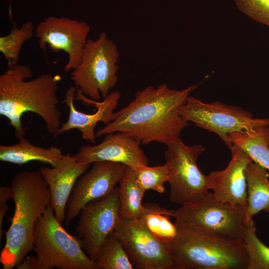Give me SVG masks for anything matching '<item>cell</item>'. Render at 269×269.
<instances>
[{"mask_svg":"<svg viewBox=\"0 0 269 269\" xmlns=\"http://www.w3.org/2000/svg\"><path fill=\"white\" fill-rule=\"evenodd\" d=\"M18 140L13 145H0V161L18 165L38 161L54 167L64 154L60 148L55 146L44 148L32 144L25 138Z\"/></svg>","mask_w":269,"mask_h":269,"instance_id":"obj_18","label":"cell"},{"mask_svg":"<svg viewBox=\"0 0 269 269\" xmlns=\"http://www.w3.org/2000/svg\"><path fill=\"white\" fill-rule=\"evenodd\" d=\"M9 189L14 211L0 255L3 269L16 267L32 251L35 224L51 205L48 186L39 170L18 172Z\"/></svg>","mask_w":269,"mask_h":269,"instance_id":"obj_3","label":"cell"},{"mask_svg":"<svg viewBox=\"0 0 269 269\" xmlns=\"http://www.w3.org/2000/svg\"><path fill=\"white\" fill-rule=\"evenodd\" d=\"M179 114L186 122L216 134L227 146L230 134L269 126V118H254L251 113L241 107L219 101L205 103L190 96L180 108Z\"/></svg>","mask_w":269,"mask_h":269,"instance_id":"obj_9","label":"cell"},{"mask_svg":"<svg viewBox=\"0 0 269 269\" xmlns=\"http://www.w3.org/2000/svg\"><path fill=\"white\" fill-rule=\"evenodd\" d=\"M169 248L173 269H247L243 244L178 230Z\"/></svg>","mask_w":269,"mask_h":269,"instance_id":"obj_6","label":"cell"},{"mask_svg":"<svg viewBox=\"0 0 269 269\" xmlns=\"http://www.w3.org/2000/svg\"><path fill=\"white\" fill-rule=\"evenodd\" d=\"M90 30L86 21L51 16L37 24L35 34L41 49L45 50L47 46L53 52L61 50L68 54L64 70L69 72L80 63Z\"/></svg>","mask_w":269,"mask_h":269,"instance_id":"obj_12","label":"cell"},{"mask_svg":"<svg viewBox=\"0 0 269 269\" xmlns=\"http://www.w3.org/2000/svg\"><path fill=\"white\" fill-rule=\"evenodd\" d=\"M140 144L132 136L118 132L105 135L98 144L82 146L73 155L77 160L86 164L111 161L124 164L134 169L148 163V158Z\"/></svg>","mask_w":269,"mask_h":269,"instance_id":"obj_14","label":"cell"},{"mask_svg":"<svg viewBox=\"0 0 269 269\" xmlns=\"http://www.w3.org/2000/svg\"><path fill=\"white\" fill-rule=\"evenodd\" d=\"M143 207L138 219L156 238L169 246L178 233L176 225L170 221L173 210L162 208L152 203L143 204Z\"/></svg>","mask_w":269,"mask_h":269,"instance_id":"obj_21","label":"cell"},{"mask_svg":"<svg viewBox=\"0 0 269 269\" xmlns=\"http://www.w3.org/2000/svg\"><path fill=\"white\" fill-rule=\"evenodd\" d=\"M89 166L67 153L63 154L56 166H43L39 168L48 186L55 216L62 225L65 220L66 205L75 182Z\"/></svg>","mask_w":269,"mask_h":269,"instance_id":"obj_17","label":"cell"},{"mask_svg":"<svg viewBox=\"0 0 269 269\" xmlns=\"http://www.w3.org/2000/svg\"><path fill=\"white\" fill-rule=\"evenodd\" d=\"M198 85L177 90L163 83L137 91L127 106L114 113L112 122L96 132L97 137L120 132L142 144L158 142L169 145L189 126L179 110Z\"/></svg>","mask_w":269,"mask_h":269,"instance_id":"obj_1","label":"cell"},{"mask_svg":"<svg viewBox=\"0 0 269 269\" xmlns=\"http://www.w3.org/2000/svg\"><path fill=\"white\" fill-rule=\"evenodd\" d=\"M167 147L164 157L169 170L170 201L180 206L198 201L209 190L207 175L196 163L204 147L187 145L180 137Z\"/></svg>","mask_w":269,"mask_h":269,"instance_id":"obj_8","label":"cell"},{"mask_svg":"<svg viewBox=\"0 0 269 269\" xmlns=\"http://www.w3.org/2000/svg\"><path fill=\"white\" fill-rule=\"evenodd\" d=\"M234 1L243 13L269 27V0H234Z\"/></svg>","mask_w":269,"mask_h":269,"instance_id":"obj_27","label":"cell"},{"mask_svg":"<svg viewBox=\"0 0 269 269\" xmlns=\"http://www.w3.org/2000/svg\"><path fill=\"white\" fill-rule=\"evenodd\" d=\"M268 170L254 161L246 168L247 206L245 221L263 210L269 212V173Z\"/></svg>","mask_w":269,"mask_h":269,"instance_id":"obj_19","label":"cell"},{"mask_svg":"<svg viewBox=\"0 0 269 269\" xmlns=\"http://www.w3.org/2000/svg\"><path fill=\"white\" fill-rule=\"evenodd\" d=\"M35 256H26L17 269H95L77 236L69 234L57 219L51 205L36 221L33 229Z\"/></svg>","mask_w":269,"mask_h":269,"instance_id":"obj_4","label":"cell"},{"mask_svg":"<svg viewBox=\"0 0 269 269\" xmlns=\"http://www.w3.org/2000/svg\"><path fill=\"white\" fill-rule=\"evenodd\" d=\"M79 215L77 237L84 251L94 260L100 245L115 231L120 220L119 188L86 204Z\"/></svg>","mask_w":269,"mask_h":269,"instance_id":"obj_11","label":"cell"},{"mask_svg":"<svg viewBox=\"0 0 269 269\" xmlns=\"http://www.w3.org/2000/svg\"><path fill=\"white\" fill-rule=\"evenodd\" d=\"M34 30L31 21L25 22L20 28L13 22L9 33L0 37V51L6 60L8 67L18 64L22 45L32 37Z\"/></svg>","mask_w":269,"mask_h":269,"instance_id":"obj_25","label":"cell"},{"mask_svg":"<svg viewBox=\"0 0 269 269\" xmlns=\"http://www.w3.org/2000/svg\"><path fill=\"white\" fill-rule=\"evenodd\" d=\"M94 261L95 269H135L115 231L100 245Z\"/></svg>","mask_w":269,"mask_h":269,"instance_id":"obj_23","label":"cell"},{"mask_svg":"<svg viewBox=\"0 0 269 269\" xmlns=\"http://www.w3.org/2000/svg\"><path fill=\"white\" fill-rule=\"evenodd\" d=\"M10 197L9 187L1 186L0 187V240L3 232L2 224L4 217L5 216L7 210L8 205L7 201Z\"/></svg>","mask_w":269,"mask_h":269,"instance_id":"obj_28","label":"cell"},{"mask_svg":"<svg viewBox=\"0 0 269 269\" xmlns=\"http://www.w3.org/2000/svg\"><path fill=\"white\" fill-rule=\"evenodd\" d=\"M246 209L217 199L208 191L194 203L181 205L172 217L178 230L243 244Z\"/></svg>","mask_w":269,"mask_h":269,"instance_id":"obj_5","label":"cell"},{"mask_svg":"<svg viewBox=\"0 0 269 269\" xmlns=\"http://www.w3.org/2000/svg\"><path fill=\"white\" fill-rule=\"evenodd\" d=\"M124 164L107 161L92 163L91 168L77 180L69 198L65 223L68 226L88 203L109 194L126 169Z\"/></svg>","mask_w":269,"mask_h":269,"instance_id":"obj_13","label":"cell"},{"mask_svg":"<svg viewBox=\"0 0 269 269\" xmlns=\"http://www.w3.org/2000/svg\"><path fill=\"white\" fill-rule=\"evenodd\" d=\"M231 159L224 169L213 171L207 175L209 190L218 200L242 207L247 206L246 169L253 161L251 156L237 145L229 147Z\"/></svg>","mask_w":269,"mask_h":269,"instance_id":"obj_15","label":"cell"},{"mask_svg":"<svg viewBox=\"0 0 269 269\" xmlns=\"http://www.w3.org/2000/svg\"><path fill=\"white\" fill-rule=\"evenodd\" d=\"M120 53L116 43L105 32L97 39H88L78 66L70 73L77 90L99 101L106 98L118 82Z\"/></svg>","mask_w":269,"mask_h":269,"instance_id":"obj_7","label":"cell"},{"mask_svg":"<svg viewBox=\"0 0 269 269\" xmlns=\"http://www.w3.org/2000/svg\"><path fill=\"white\" fill-rule=\"evenodd\" d=\"M115 232L135 269H173L169 246L156 238L138 218H120Z\"/></svg>","mask_w":269,"mask_h":269,"instance_id":"obj_10","label":"cell"},{"mask_svg":"<svg viewBox=\"0 0 269 269\" xmlns=\"http://www.w3.org/2000/svg\"><path fill=\"white\" fill-rule=\"evenodd\" d=\"M119 183L120 218H138L143 209L141 201L145 191L137 183L134 170L127 166Z\"/></svg>","mask_w":269,"mask_h":269,"instance_id":"obj_22","label":"cell"},{"mask_svg":"<svg viewBox=\"0 0 269 269\" xmlns=\"http://www.w3.org/2000/svg\"><path fill=\"white\" fill-rule=\"evenodd\" d=\"M32 77L29 67L18 64L8 67L0 75V115L8 120L18 140L25 138L21 117L26 112L39 116L47 131L55 137L62 125L57 94L61 77L42 73L28 80Z\"/></svg>","mask_w":269,"mask_h":269,"instance_id":"obj_2","label":"cell"},{"mask_svg":"<svg viewBox=\"0 0 269 269\" xmlns=\"http://www.w3.org/2000/svg\"><path fill=\"white\" fill-rule=\"evenodd\" d=\"M228 147L237 145L253 160L269 170V126H262L249 131L228 135Z\"/></svg>","mask_w":269,"mask_h":269,"instance_id":"obj_20","label":"cell"},{"mask_svg":"<svg viewBox=\"0 0 269 269\" xmlns=\"http://www.w3.org/2000/svg\"><path fill=\"white\" fill-rule=\"evenodd\" d=\"M253 218L244 225L243 245L248 257L247 269H269V247L257 237Z\"/></svg>","mask_w":269,"mask_h":269,"instance_id":"obj_24","label":"cell"},{"mask_svg":"<svg viewBox=\"0 0 269 269\" xmlns=\"http://www.w3.org/2000/svg\"><path fill=\"white\" fill-rule=\"evenodd\" d=\"M77 92L75 86H71L67 90L63 104L69 108L67 121L62 124L57 132V136L72 129H77L81 133L82 138L92 143L96 142L95 128L99 122L107 125L114 118V110L118 105L121 93L118 91L110 93L101 102L95 101L93 107L97 109L94 114L84 113L77 110L74 101Z\"/></svg>","mask_w":269,"mask_h":269,"instance_id":"obj_16","label":"cell"},{"mask_svg":"<svg viewBox=\"0 0 269 269\" xmlns=\"http://www.w3.org/2000/svg\"><path fill=\"white\" fill-rule=\"evenodd\" d=\"M133 170L137 183L145 191L150 189L161 194L164 192V183L168 182L169 177L166 163L155 166L141 165Z\"/></svg>","mask_w":269,"mask_h":269,"instance_id":"obj_26","label":"cell"}]
</instances>
